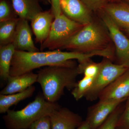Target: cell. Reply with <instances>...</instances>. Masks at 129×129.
Returning <instances> with one entry per match:
<instances>
[{
	"label": "cell",
	"mask_w": 129,
	"mask_h": 129,
	"mask_svg": "<svg viewBox=\"0 0 129 129\" xmlns=\"http://www.w3.org/2000/svg\"><path fill=\"white\" fill-rule=\"evenodd\" d=\"M37 74V83L41 86L45 99L57 102L64 94V89L70 90L77 84L79 75L78 66H51L40 69Z\"/></svg>",
	"instance_id": "6da1fadb"
},
{
	"label": "cell",
	"mask_w": 129,
	"mask_h": 129,
	"mask_svg": "<svg viewBox=\"0 0 129 129\" xmlns=\"http://www.w3.org/2000/svg\"><path fill=\"white\" fill-rule=\"evenodd\" d=\"M61 107L57 102L47 101L43 93L40 92L24 108L16 111L9 109L3 119L8 129H28L34 122Z\"/></svg>",
	"instance_id": "7a4b0ae2"
},
{
	"label": "cell",
	"mask_w": 129,
	"mask_h": 129,
	"mask_svg": "<svg viewBox=\"0 0 129 129\" xmlns=\"http://www.w3.org/2000/svg\"><path fill=\"white\" fill-rule=\"evenodd\" d=\"M106 27L92 20L84 25L60 49L88 53L104 50L109 47L110 40Z\"/></svg>",
	"instance_id": "3957f363"
},
{
	"label": "cell",
	"mask_w": 129,
	"mask_h": 129,
	"mask_svg": "<svg viewBox=\"0 0 129 129\" xmlns=\"http://www.w3.org/2000/svg\"><path fill=\"white\" fill-rule=\"evenodd\" d=\"M56 65L53 51L30 52L16 50L12 59L10 76H17L42 67Z\"/></svg>",
	"instance_id": "277c9868"
},
{
	"label": "cell",
	"mask_w": 129,
	"mask_h": 129,
	"mask_svg": "<svg viewBox=\"0 0 129 129\" xmlns=\"http://www.w3.org/2000/svg\"><path fill=\"white\" fill-rule=\"evenodd\" d=\"M84 26L62 13L54 19L47 39L41 45V51L46 48L51 51L60 49Z\"/></svg>",
	"instance_id": "5b68a950"
},
{
	"label": "cell",
	"mask_w": 129,
	"mask_h": 129,
	"mask_svg": "<svg viewBox=\"0 0 129 129\" xmlns=\"http://www.w3.org/2000/svg\"><path fill=\"white\" fill-rule=\"evenodd\" d=\"M101 63L99 73L94 79L91 88L85 96L89 101L98 99L102 91L129 69L123 65L113 63L112 60L106 58Z\"/></svg>",
	"instance_id": "8992f818"
},
{
	"label": "cell",
	"mask_w": 129,
	"mask_h": 129,
	"mask_svg": "<svg viewBox=\"0 0 129 129\" xmlns=\"http://www.w3.org/2000/svg\"><path fill=\"white\" fill-rule=\"evenodd\" d=\"M101 17L102 23L108 31L111 40L115 47L114 59L117 64L129 68V39L120 30V28L103 11Z\"/></svg>",
	"instance_id": "52a82bcc"
},
{
	"label": "cell",
	"mask_w": 129,
	"mask_h": 129,
	"mask_svg": "<svg viewBox=\"0 0 129 129\" xmlns=\"http://www.w3.org/2000/svg\"><path fill=\"white\" fill-rule=\"evenodd\" d=\"M123 102L99 100L96 104L89 109L85 120L89 123L91 129H96Z\"/></svg>",
	"instance_id": "ba28073f"
},
{
	"label": "cell",
	"mask_w": 129,
	"mask_h": 129,
	"mask_svg": "<svg viewBox=\"0 0 129 129\" xmlns=\"http://www.w3.org/2000/svg\"><path fill=\"white\" fill-rule=\"evenodd\" d=\"M129 98V69L100 93L99 100L124 102Z\"/></svg>",
	"instance_id": "9c48e42d"
},
{
	"label": "cell",
	"mask_w": 129,
	"mask_h": 129,
	"mask_svg": "<svg viewBox=\"0 0 129 129\" xmlns=\"http://www.w3.org/2000/svg\"><path fill=\"white\" fill-rule=\"evenodd\" d=\"M62 13L68 18L84 25L92 21L91 11L81 0H60Z\"/></svg>",
	"instance_id": "30bf717a"
},
{
	"label": "cell",
	"mask_w": 129,
	"mask_h": 129,
	"mask_svg": "<svg viewBox=\"0 0 129 129\" xmlns=\"http://www.w3.org/2000/svg\"><path fill=\"white\" fill-rule=\"evenodd\" d=\"M12 44L16 50L30 52L39 51L34 43L28 21L25 19H19Z\"/></svg>",
	"instance_id": "8fae6325"
},
{
	"label": "cell",
	"mask_w": 129,
	"mask_h": 129,
	"mask_svg": "<svg viewBox=\"0 0 129 129\" xmlns=\"http://www.w3.org/2000/svg\"><path fill=\"white\" fill-rule=\"evenodd\" d=\"M49 116L52 129H76L83 121L78 114L61 107Z\"/></svg>",
	"instance_id": "7c38bea8"
},
{
	"label": "cell",
	"mask_w": 129,
	"mask_h": 129,
	"mask_svg": "<svg viewBox=\"0 0 129 129\" xmlns=\"http://www.w3.org/2000/svg\"><path fill=\"white\" fill-rule=\"evenodd\" d=\"M55 18L51 9L42 11L31 20V28L37 43L41 45L47 39Z\"/></svg>",
	"instance_id": "4fadbf2b"
},
{
	"label": "cell",
	"mask_w": 129,
	"mask_h": 129,
	"mask_svg": "<svg viewBox=\"0 0 129 129\" xmlns=\"http://www.w3.org/2000/svg\"><path fill=\"white\" fill-rule=\"evenodd\" d=\"M101 10L103 11L119 28H129V4L125 2L108 3Z\"/></svg>",
	"instance_id": "5bb4252c"
},
{
	"label": "cell",
	"mask_w": 129,
	"mask_h": 129,
	"mask_svg": "<svg viewBox=\"0 0 129 129\" xmlns=\"http://www.w3.org/2000/svg\"><path fill=\"white\" fill-rule=\"evenodd\" d=\"M37 74L33 72L15 76H9L6 86L0 94L8 95L22 92L37 82Z\"/></svg>",
	"instance_id": "9a60e30c"
},
{
	"label": "cell",
	"mask_w": 129,
	"mask_h": 129,
	"mask_svg": "<svg viewBox=\"0 0 129 129\" xmlns=\"http://www.w3.org/2000/svg\"><path fill=\"white\" fill-rule=\"evenodd\" d=\"M40 0H11L14 11L19 18L31 21L38 14L43 11Z\"/></svg>",
	"instance_id": "2e32d148"
},
{
	"label": "cell",
	"mask_w": 129,
	"mask_h": 129,
	"mask_svg": "<svg viewBox=\"0 0 129 129\" xmlns=\"http://www.w3.org/2000/svg\"><path fill=\"white\" fill-rule=\"evenodd\" d=\"M35 90V86L32 85L22 92L11 94H0V113L7 112L12 106L32 96Z\"/></svg>",
	"instance_id": "e0dca14e"
},
{
	"label": "cell",
	"mask_w": 129,
	"mask_h": 129,
	"mask_svg": "<svg viewBox=\"0 0 129 129\" xmlns=\"http://www.w3.org/2000/svg\"><path fill=\"white\" fill-rule=\"evenodd\" d=\"M15 50L12 43L0 46V77L2 80L7 81L10 76L11 64Z\"/></svg>",
	"instance_id": "ac0fdd59"
},
{
	"label": "cell",
	"mask_w": 129,
	"mask_h": 129,
	"mask_svg": "<svg viewBox=\"0 0 129 129\" xmlns=\"http://www.w3.org/2000/svg\"><path fill=\"white\" fill-rule=\"evenodd\" d=\"M19 19L0 22V46L11 44Z\"/></svg>",
	"instance_id": "d6986e66"
},
{
	"label": "cell",
	"mask_w": 129,
	"mask_h": 129,
	"mask_svg": "<svg viewBox=\"0 0 129 129\" xmlns=\"http://www.w3.org/2000/svg\"><path fill=\"white\" fill-rule=\"evenodd\" d=\"M94 78L84 76L72 90V94L76 101L85 97L91 88Z\"/></svg>",
	"instance_id": "ffe728a7"
},
{
	"label": "cell",
	"mask_w": 129,
	"mask_h": 129,
	"mask_svg": "<svg viewBox=\"0 0 129 129\" xmlns=\"http://www.w3.org/2000/svg\"><path fill=\"white\" fill-rule=\"evenodd\" d=\"M101 62H93L90 59L80 63L78 66L80 74H82L84 76L95 78L100 70Z\"/></svg>",
	"instance_id": "44dd1931"
},
{
	"label": "cell",
	"mask_w": 129,
	"mask_h": 129,
	"mask_svg": "<svg viewBox=\"0 0 129 129\" xmlns=\"http://www.w3.org/2000/svg\"><path fill=\"white\" fill-rule=\"evenodd\" d=\"M122 103L115 109L104 123L96 129H117L118 121L124 108L122 106Z\"/></svg>",
	"instance_id": "7402d4cb"
},
{
	"label": "cell",
	"mask_w": 129,
	"mask_h": 129,
	"mask_svg": "<svg viewBox=\"0 0 129 129\" xmlns=\"http://www.w3.org/2000/svg\"><path fill=\"white\" fill-rule=\"evenodd\" d=\"M12 4L10 5L7 0L0 2V22L18 18Z\"/></svg>",
	"instance_id": "603a6c76"
},
{
	"label": "cell",
	"mask_w": 129,
	"mask_h": 129,
	"mask_svg": "<svg viewBox=\"0 0 129 129\" xmlns=\"http://www.w3.org/2000/svg\"><path fill=\"white\" fill-rule=\"evenodd\" d=\"M117 124V129H129V98Z\"/></svg>",
	"instance_id": "cb8c5ba5"
},
{
	"label": "cell",
	"mask_w": 129,
	"mask_h": 129,
	"mask_svg": "<svg viewBox=\"0 0 129 129\" xmlns=\"http://www.w3.org/2000/svg\"><path fill=\"white\" fill-rule=\"evenodd\" d=\"M28 129H52L49 115L44 116L34 122Z\"/></svg>",
	"instance_id": "d4e9b609"
},
{
	"label": "cell",
	"mask_w": 129,
	"mask_h": 129,
	"mask_svg": "<svg viewBox=\"0 0 129 129\" xmlns=\"http://www.w3.org/2000/svg\"><path fill=\"white\" fill-rule=\"evenodd\" d=\"M88 9L91 11L101 10L108 3L109 0H81Z\"/></svg>",
	"instance_id": "484cf974"
},
{
	"label": "cell",
	"mask_w": 129,
	"mask_h": 129,
	"mask_svg": "<svg viewBox=\"0 0 129 129\" xmlns=\"http://www.w3.org/2000/svg\"><path fill=\"white\" fill-rule=\"evenodd\" d=\"M51 10L55 16L57 17L62 14L60 7V0H51Z\"/></svg>",
	"instance_id": "4316f807"
},
{
	"label": "cell",
	"mask_w": 129,
	"mask_h": 129,
	"mask_svg": "<svg viewBox=\"0 0 129 129\" xmlns=\"http://www.w3.org/2000/svg\"><path fill=\"white\" fill-rule=\"evenodd\" d=\"M76 129H91L89 124L86 120H83Z\"/></svg>",
	"instance_id": "83f0119b"
},
{
	"label": "cell",
	"mask_w": 129,
	"mask_h": 129,
	"mask_svg": "<svg viewBox=\"0 0 129 129\" xmlns=\"http://www.w3.org/2000/svg\"><path fill=\"white\" fill-rule=\"evenodd\" d=\"M45 4H51V0H40Z\"/></svg>",
	"instance_id": "f1b7e54d"
},
{
	"label": "cell",
	"mask_w": 129,
	"mask_h": 129,
	"mask_svg": "<svg viewBox=\"0 0 129 129\" xmlns=\"http://www.w3.org/2000/svg\"><path fill=\"white\" fill-rule=\"evenodd\" d=\"M126 34L129 36V28L126 29H124Z\"/></svg>",
	"instance_id": "f546056e"
},
{
	"label": "cell",
	"mask_w": 129,
	"mask_h": 129,
	"mask_svg": "<svg viewBox=\"0 0 129 129\" xmlns=\"http://www.w3.org/2000/svg\"><path fill=\"white\" fill-rule=\"evenodd\" d=\"M124 1L125 2L129 4V0H124Z\"/></svg>",
	"instance_id": "4dcf8cb0"
},
{
	"label": "cell",
	"mask_w": 129,
	"mask_h": 129,
	"mask_svg": "<svg viewBox=\"0 0 129 129\" xmlns=\"http://www.w3.org/2000/svg\"></svg>",
	"instance_id": "1f68e13d"
}]
</instances>
